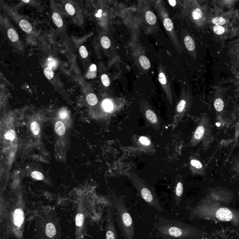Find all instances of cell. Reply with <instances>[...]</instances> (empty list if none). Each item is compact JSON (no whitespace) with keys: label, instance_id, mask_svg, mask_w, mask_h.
<instances>
[{"label":"cell","instance_id":"cell-1","mask_svg":"<svg viewBox=\"0 0 239 239\" xmlns=\"http://www.w3.org/2000/svg\"><path fill=\"white\" fill-rule=\"evenodd\" d=\"M154 228L162 239H198L204 234L201 230L179 220L160 217Z\"/></svg>","mask_w":239,"mask_h":239},{"label":"cell","instance_id":"cell-2","mask_svg":"<svg viewBox=\"0 0 239 239\" xmlns=\"http://www.w3.org/2000/svg\"><path fill=\"white\" fill-rule=\"evenodd\" d=\"M115 212L116 221L125 239H134L135 226L134 220L121 196L114 195L112 200Z\"/></svg>","mask_w":239,"mask_h":239},{"label":"cell","instance_id":"cell-3","mask_svg":"<svg viewBox=\"0 0 239 239\" xmlns=\"http://www.w3.org/2000/svg\"><path fill=\"white\" fill-rule=\"evenodd\" d=\"M126 175L131 180L143 200L158 211L160 212L164 211L154 189L147 185L144 181L136 174L128 173L126 174Z\"/></svg>","mask_w":239,"mask_h":239},{"label":"cell","instance_id":"cell-4","mask_svg":"<svg viewBox=\"0 0 239 239\" xmlns=\"http://www.w3.org/2000/svg\"><path fill=\"white\" fill-rule=\"evenodd\" d=\"M211 123L207 115L201 116L196 128L189 143V147H193L202 142L204 148H208L212 141Z\"/></svg>","mask_w":239,"mask_h":239},{"label":"cell","instance_id":"cell-5","mask_svg":"<svg viewBox=\"0 0 239 239\" xmlns=\"http://www.w3.org/2000/svg\"><path fill=\"white\" fill-rule=\"evenodd\" d=\"M157 8L159 13L160 14V17L162 18L163 24L167 33L169 35L173 44L174 45L175 47L179 52V42L178 36L175 31L173 22L169 17L168 13L161 2H158L157 4Z\"/></svg>","mask_w":239,"mask_h":239},{"label":"cell","instance_id":"cell-6","mask_svg":"<svg viewBox=\"0 0 239 239\" xmlns=\"http://www.w3.org/2000/svg\"><path fill=\"white\" fill-rule=\"evenodd\" d=\"M141 110L147 124L155 130L160 129L161 121L156 112L145 103H143Z\"/></svg>","mask_w":239,"mask_h":239},{"label":"cell","instance_id":"cell-7","mask_svg":"<svg viewBox=\"0 0 239 239\" xmlns=\"http://www.w3.org/2000/svg\"><path fill=\"white\" fill-rule=\"evenodd\" d=\"M107 214L106 239H118L114 220V214L112 206L107 208Z\"/></svg>","mask_w":239,"mask_h":239},{"label":"cell","instance_id":"cell-8","mask_svg":"<svg viewBox=\"0 0 239 239\" xmlns=\"http://www.w3.org/2000/svg\"><path fill=\"white\" fill-rule=\"evenodd\" d=\"M212 211L213 213H211L208 216L215 217L217 219L220 221H231L235 218V214L228 208L222 207L216 208H212Z\"/></svg>","mask_w":239,"mask_h":239},{"label":"cell","instance_id":"cell-9","mask_svg":"<svg viewBox=\"0 0 239 239\" xmlns=\"http://www.w3.org/2000/svg\"><path fill=\"white\" fill-rule=\"evenodd\" d=\"M184 193V180L182 176L179 175L177 177L176 184L175 187L174 200L175 204L177 206H179Z\"/></svg>","mask_w":239,"mask_h":239},{"label":"cell","instance_id":"cell-10","mask_svg":"<svg viewBox=\"0 0 239 239\" xmlns=\"http://www.w3.org/2000/svg\"><path fill=\"white\" fill-rule=\"evenodd\" d=\"M158 80L160 83L162 85L164 91L166 94L167 97L169 100L170 104L172 103V90L170 85L168 83L165 74L163 71V69L161 67L159 69V72L158 74Z\"/></svg>","mask_w":239,"mask_h":239},{"label":"cell","instance_id":"cell-11","mask_svg":"<svg viewBox=\"0 0 239 239\" xmlns=\"http://www.w3.org/2000/svg\"><path fill=\"white\" fill-rule=\"evenodd\" d=\"M190 168L193 174L202 175L205 173L204 168L201 162L194 157L190 158Z\"/></svg>","mask_w":239,"mask_h":239},{"label":"cell","instance_id":"cell-12","mask_svg":"<svg viewBox=\"0 0 239 239\" xmlns=\"http://www.w3.org/2000/svg\"><path fill=\"white\" fill-rule=\"evenodd\" d=\"M137 144H138L139 147L142 148V149L144 150H149L150 151L152 150L153 148L152 142L150 140V138L147 136H140L138 138Z\"/></svg>","mask_w":239,"mask_h":239},{"label":"cell","instance_id":"cell-13","mask_svg":"<svg viewBox=\"0 0 239 239\" xmlns=\"http://www.w3.org/2000/svg\"><path fill=\"white\" fill-rule=\"evenodd\" d=\"M13 221L15 225L20 227L23 224L24 219V211L21 209H17L13 214Z\"/></svg>","mask_w":239,"mask_h":239},{"label":"cell","instance_id":"cell-14","mask_svg":"<svg viewBox=\"0 0 239 239\" xmlns=\"http://www.w3.org/2000/svg\"><path fill=\"white\" fill-rule=\"evenodd\" d=\"M184 43L186 48L188 51L190 52L194 50L195 48V45L194 39L192 37L189 36H187L184 38Z\"/></svg>","mask_w":239,"mask_h":239},{"label":"cell","instance_id":"cell-15","mask_svg":"<svg viewBox=\"0 0 239 239\" xmlns=\"http://www.w3.org/2000/svg\"><path fill=\"white\" fill-rule=\"evenodd\" d=\"M55 132L59 136H63L66 132V127L62 121H57L55 126Z\"/></svg>","mask_w":239,"mask_h":239},{"label":"cell","instance_id":"cell-16","mask_svg":"<svg viewBox=\"0 0 239 239\" xmlns=\"http://www.w3.org/2000/svg\"><path fill=\"white\" fill-rule=\"evenodd\" d=\"M145 19L146 22L150 25H154L157 22V17L156 15L152 11L148 10L145 14Z\"/></svg>","mask_w":239,"mask_h":239},{"label":"cell","instance_id":"cell-17","mask_svg":"<svg viewBox=\"0 0 239 239\" xmlns=\"http://www.w3.org/2000/svg\"><path fill=\"white\" fill-rule=\"evenodd\" d=\"M45 232L47 236L50 238L53 237L56 234V230L54 225L52 223L47 224L46 226Z\"/></svg>","mask_w":239,"mask_h":239},{"label":"cell","instance_id":"cell-18","mask_svg":"<svg viewBox=\"0 0 239 239\" xmlns=\"http://www.w3.org/2000/svg\"><path fill=\"white\" fill-rule=\"evenodd\" d=\"M140 65L145 70H148L151 67V63L148 58L144 55H141L139 59Z\"/></svg>","mask_w":239,"mask_h":239},{"label":"cell","instance_id":"cell-19","mask_svg":"<svg viewBox=\"0 0 239 239\" xmlns=\"http://www.w3.org/2000/svg\"><path fill=\"white\" fill-rule=\"evenodd\" d=\"M19 25L21 29L26 33H30L32 30L31 24L25 20H22L19 23Z\"/></svg>","mask_w":239,"mask_h":239},{"label":"cell","instance_id":"cell-20","mask_svg":"<svg viewBox=\"0 0 239 239\" xmlns=\"http://www.w3.org/2000/svg\"><path fill=\"white\" fill-rule=\"evenodd\" d=\"M214 108L218 112H221L223 110L224 104L221 99L218 98L215 100L214 102Z\"/></svg>","mask_w":239,"mask_h":239},{"label":"cell","instance_id":"cell-21","mask_svg":"<svg viewBox=\"0 0 239 239\" xmlns=\"http://www.w3.org/2000/svg\"><path fill=\"white\" fill-rule=\"evenodd\" d=\"M53 20L55 24L57 27H62L63 25V22L61 16L60 14L57 13H53Z\"/></svg>","mask_w":239,"mask_h":239},{"label":"cell","instance_id":"cell-22","mask_svg":"<svg viewBox=\"0 0 239 239\" xmlns=\"http://www.w3.org/2000/svg\"><path fill=\"white\" fill-rule=\"evenodd\" d=\"M8 35L9 39L12 42H16L19 38L18 34L16 31L12 28L8 30Z\"/></svg>","mask_w":239,"mask_h":239},{"label":"cell","instance_id":"cell-23","mask_svg":"<svg viewBox=\"0 0 239 239\" xmlns=\"http://www.w3.org/2000/svg\"><path fill=\"white\" fill-rule=\"evenodd\" d=\"M86 101L91 106H94L98 103V99L96 96L93 93H90L86 96Z\"/></svg>","mask_w":239,"mask_h":239},{"label":"cell","instance_id":"cell-24","mask_svg":"<svg viewBox=\"0 0 239 239\" xmlns=\"http://www.w3.org/2000/svg\"><path fill=\"white\" fill-rule=\"evenodd\" d=\"M96 66L95 64L92 65L86 74V77L89 78H94L96 76Z\"/></svg>","mask_w":239,"mask_h":239},{"label":"cell","instance_id":"cell-25","mask_svg":"<svg viewBox=\"0 0 239 239\" xmlns=\"http://www.w3.org/2000/svg\"><path fill=\"white\" fill-rule=\"evenodd\" d=\"M212 22L215 26H222L226 23V20L223 17H216L212 19Z\"/></svg>","mask_w":239,"mask_h":239},{"label":"cell","instance_id":"cell-26","mask_svg":"<svg viewBox=\"0 0 239 239\" xmlns=\"http://www.w3.org/2000/svg\"><path fill=\"white\" fill-rule=\"evenodd\" d=\"M192 16L194 20H199L202 17L203 13L201 10L199 8H196L193 11Z\"/></svg>","mask_w":239,"mask_h":239},{"label":"cell","instance_id":"cell-27","mask_svg":"<svg viewBox=\"0 0 239 239\" xmlns=\"http://www.w3.org/2000/svg\"><path fill=\"white\" fill-rule=\"evenodd\" d=\"M101 45L105 49H108L111 45V41L108 37L104 36L101 39Z\"/></svg>","mask_w":239,"mask_h":239},{"label":"cell","instance_id":"cell-28","mask_svg":"<svg viewBox=\"0 0 239 239\" xmlns=\"http://www.w3.org/2000/svg\"><path fill=\"white\" fill-rule=\"evenodd\" d=\"M103 108L107 112H109L112 110L113 108V104L110 100H105L102 103Z\"/></svg>","mask_w":239,"mask_h":239},{"label":"cell","instance_id":"cell-29","mask_svg":"<svg viewBox=\"0 0 239 239\" xmlns=\"http://www.w3.org/2000/svg\"><path fill=\"white\" fill-rule=\"evenodd\" d=\"M31 129L34 135H38L40 132V127L37 121H34L31 125Z\"/></svg>","mask_w":239,"mask_h":239},{"label":"cell","instance_id":"cell-30","mask_svg":"<svg viewBox=\"0 0 239 239\" xmlns=\"http://www.w3.org/2000/svg\"><path fill=\"white\" fill-rule=\"evenodd\" d=\"M84 221V217L83 214L81 213H78L76 217L75 222L77 226H82L83 224Z\"/></svg>","mask_w":239,"mask_h":239},{"label":"cell","instance_id":"cell-31","mask_svg":"<svg viewBox=\"0 0 239 239\" xmlns=\"http://www.w3.org/2000/svg\"><path fill=\"white\" fill-rule=\"evenodd\" d=\"M44 74L48 79H51L53 78L54 73L53 70L49 67H46L44 70Z\"/></svg>","mask_w":239,"mask_h":239},{"label":"cell","instance_id":"cell-32","mask_svg":"<svg viewBox=\"0 0 239 239\" xmlns=\"http://www.w3.org/2000/svg\"><path fill=\"white\" fill-rule=\"evenodd\" d=\"M16 134L15 131L13 130H10L8 131L5 134V138L7 140H10L13 141L16 137Z\"/></svg>","mask_w":239,"mask_h":239},{"label":"cell","instance_id":"cell-33","mask_svg":"<svg viewBox=\"0 0 239 239\" xmlns=\"http://www.w3.org/2000/svg\"><path fill=\"white\" fill-rule=\"evenodd\" d=\"M65 8L66 11L69 15H74L75 13L74 8L70 3H67L65 6Z\"/></svg>","mask_w":239,"mask_h":239},{"label":"cell","instance_id":"cell-34","mask_svg":"<svg viewBox=\"0 0 239 239\" xmlns=\"http://www.w3.org/2000/svg\"><path fill=\"white\" fill-rule=\"evenodd\" d=\"M31 176L33 179L38 180H41L43 179L44 178L43 174L40 172H37V171L32 172L31 173Z\"/></svg>","mask_w":239,"mask_h":239},{"label":"cell","instance_id":"cell-35","mask_svg":"<svg viewBox=\"0 0 239 239\" xmlns=\"http://www.w3.org/2000/svg\"><path fill=\"white\" fill-rule=\"evenodd\" d=\"M213 31L217 35H222L224 33V28L221 26H215L213 27Z\"/></svg>","mask_w":239,"mask_h":239},{"label":"cell","instance_id":"cell-36","mask_svg":"<svg viewBox=\"0 0 239 239\" xmlns=\"http://www.w3.org/2000/svg\"><path fill=\"white\" fill-rule=\"evenodd\" d=\"M101 81L103 84L105 86H108L110 85V81L109 77L105 74H104L101 76Z\"/></svg>","mask_w":239,"mask_h":239},{"label":"cell","instance_id":"cell-37","mask_svg":"<svg viewBox=\"0 0 239 239\" xmlns=\"http://www.w3.org/2000/svg\"><path fill=\"white\" fill-rule=\"evenodd\" d=\"M79 53H80V54H81L82 58H84V59L86 58L88 56V55H89L86 48L84 46H81L80 47V48H79Z\"/></svg>","mask_w":239,"mask_h":239},{"label":"cell","instance_id":"cell-38","mask_svg":"<svg viewBox=\"0 0 239 239\" xmlns=\"http://www.w3.org/2000/svg\"><path fill=\"white\" fill-rule=\"evenodd\" d=\"M68 114L67 110L65 108H62L61 109L60 112V116L61 119H65L67 117Z\"/></svg>","mask_w":239,"mask_h":239},{"label":"cell","instance_id":"cell-39","mask_svg":"<svg viewBox=\"0 0 239 239\" xmlns=\"http://www.w3.org/2000/svg\"><path fill=\"white\" fill-rule=\"evenodd\" d=\"M56 61L53 59H48V67L53 68L56 66Z\"/></svg>","mask_w":239,"mask_h":239},{"label":"cell","instance_id":"cell-40","mask_svg":"<svg viewBox=\"0 0 239 239\" xmlns=\"http://www.w3.org/2000/svg\"><path fill=\"white\" fill-rule=\"evenodd\" d=\"M169 2L170 5L172 7L175 6L176 5V3H177L176 1H169Z\"/></svg>","mask_w":239,"mask_h":239},{"label":"cell","instance_id":"cell-41","mask_svg":"<svg viewBox=\"0 0 239 239\" xmlns=\"http://www.w3.org/2000/svg\"><path fill=\"white\" fill-rule=\"evenodd\" d=\"M23 2H25V3H28V2H30V1H22Z\"/></svg>","mask_w":239,"mask_h":239}]
</instances>
